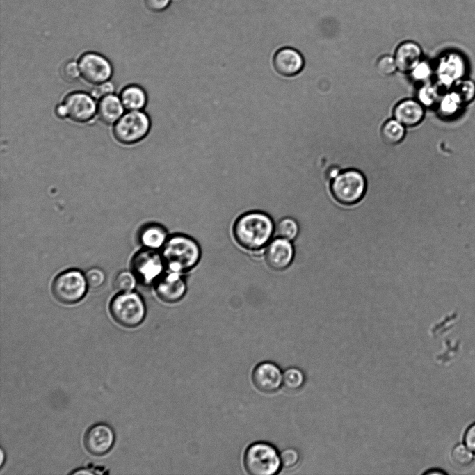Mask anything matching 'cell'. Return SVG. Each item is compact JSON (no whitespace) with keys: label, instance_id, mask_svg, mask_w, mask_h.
<instances>
[{"label":"cell","instance_id":"cell-8","mask_svg":"<svg viewBox=\"0 0 475 475\" xmlns=\"http://www.w3.org/2000/svg\"><path fill=\"white\" fill-rule=\"evenodd\" d=\"M87 282L83 274L77 270H70L58 275L52 284L54 297L61 303L74 304L86 294Z\"/></svg>","mask_w":475,"mask_h":475},{"label":"cell","instance_id":"cell-17","mask_svg":"<svg viewBox=\"0 0 475 475\" xmlns=\"http://www.w3.org/2000/svg\"><path fill=\"white\" fill-rule=\"evenodd\" d=\"M424 106L416 99H405L394 108V118L405 127H412L421 122L424 118Z\"/></svg>","mask_w":475,"mask_h":475},{"label":"cell","instance_id":"cell-36","mask_svg":"<svg viewBox=\"0 0 475 475\" xmlns=\"http://www.w3.org/2000/svg\"><path fill=\"white\" fill-rule=\"evenodd\" d=\"M146 7L153 12H161L168 8L170 0H144Z\"/></svg>","mask_w":475,"mask_h":475},{"label":"cell","instance_id":"cell-28","mask_svg":"<svg viewBox=\"0 0 475 475\" xmlns=\"http://www.w3.org/2000/svg\"><path fill=\"white\" fill-rule=\"evenodd\" d=\"M474 453L464 443L458 444L451 451V458L456 465L465 467L474 461Z\"/></svg>","mask_w":475,"mask_h":475},{"label":"cell","instance_id":"cell-11","mask_svg":"<svg viewBox=\"0 0 475 475\" xmlns=\"http://www.w3.org/2000/svg\"><path fill=\"white\" fill-rule=\"evenodd\" d=\"M115 438L114 431L108 424L97 423L86 431L83 445L91 455L101 456L110 451L114 444Z\"/></svg>","mask_w":475,"mask_h":475},{"label":"cell","instance_id":"cell-12","mask_svg":"<svg viewBox=\"0 0 475 475\" xmlns=\"http://www.w3.org/2000/svg\"><path fill=\"white\" fill-rule=\"evenodd\" d=\"M133 268L135 273L143 282H155L166 268L161 255L154 250L140 251L134 258Z\"/></svg>","mask_w":475,"mask_h":475},{"label":"cell","instance_id":"cell-37","mask_svg":"<svg viewBox=\"0 0 475 475\" xmlns=\"http://www.w3.org/2000/svg\"><path fill=\"white\" fill-rule=\"evenodd\" d=\"M464 444L475 453V423L470 425L464 435Z\"/></svg>","mask_w":475,"mask_h":475},{"label":"cell","instance_id":"cell-21","mask_svg":"<svg viewBox=\"0 0 475 475\" xmlns=\"http://www.w3.org/2000/svg\"><path fill=\"white\" fill-rule=\"evenodd\" d=\"M120 98L124 109L128 111H141L147 101L145 91L137 85L125 87L122 90Z\"/></svg>","mask_w":475,"mask_h":475},{"label":"cell","instance_id":"cell-6","mask_svg":"<svg viewBox=\"0 0 475 475\" xmlns=\"http://www.w3.org/2000/svg\"><path fill=\"white\" fill-rule=\"evenodd\" d=\"M149 116L141 111H129L114 124L113 133L117 141L131 145L143 140L150 129Z\"/></svg>","mask_w":475,"mask_h":475},{"label":"cell","instance_id":"cell-33","mask_svg":"<svg viewBox=\"0 0 475 475\" xmlns=\"http://www.w3.org/2000/svg\"><path fill=\"white\" fill-rule=\"evenodd\" d=\"M61 76L68 82L77 81L81 76L78 62L74 61L66 62L61 67Z\"/></svg>","mask_w":475,"mask_h":475},{"label":"cell","instance_id":"cell-23","mask_svg":"<svg viewBox=\"0 0 475 475\" xmlns=\"http://www.w3.org/2000/svg\"><path fill=\"white\" fill-rule=\"evenodd\" d=\"M405 136V127L392 118L385 122L380 129V136L387 145H394L400 143Z\"/></svg>","mask_w":475,"mask_h":475},{"label":"cell","instance_id":"cell-29","mask_svg":"<svg viewBox=\"0 0 475 475\" xmlns=\"http://www.w3.org/2000/svg\"><path fill=\"white\" fill-rule=\"evenodd\" d=\"M410 73L413 80L426 83L430 79L433 69L429 62L421 60Z\"/></svg>","mask_w":475,"mask_h":475},{"label":"cell","instance_id":"cell-32","mask_svg":"<svg viewBox=\"0 0 475 475\" xmlns=\"http://www.w3.org/2000/svg\"><path fill=\"white\" fill-rule=\"evenodd\" d=\"M135 284L136 279L134 275L128 271L120 273L115 280V287L121 291L128 292L132 290Z\"/></svg>","mask_w":475,"mask_h":475},{"label":"cell","instance_id":"cell-27","mask_svg":"<svg viewBox=\"0 0 475 475\" xmlns=\"http://www.w3.org/2000/svg\"><path fill=\"white\" fill-rule=\"evenodd\" d=\"M451 90L459 95L465 105L475 99V81L472 79L463 78L458 81Z\"/></svg>","mask_w":475,"mask_h":475},{"label":"cell","instance_id":"cell-35","mask_svg":"<svg viewBox=\"0 0 475 475\" xmlns=\"http://www.w3.org/2000/svg\"><path fill=\"white\" fill-rule=\"evenodd\" d=\"M114 86L110 81H106L97 85L92 89L91 95L96 99H101L102 97L111 94L113 92Z\"/></svg>","mask_w":475,"mask_h":475},{"label":"cell","instance_id":"cell-2","mask_svg":"<svg viewBox=\"0 0 475 475\" xmlns=\"http://www.w3.org/2000/svg\"><path fill=\"white\" fill-rule=\"evenodd\" d=\"M161 255L168 271L184 274L197 266L201 258V249L192 237L176 234L168 236Z\"/></svg>","mask_w":475,"mask_h":475},{"label":"cell","instance_id":"cell-14","mask_svg":"<svg viewBox=\"0 0 475 475\" xmlns=\"http://www.w3.org/2000/svg\"><path fill=\"white\" fill-rule=\"evenodd\" d=\"M294 248L291 241L277 236L266 245L264 260L266 265L274 271H283L292 263Z\"/></svg>","mask_w":475,"mask_h":475},{"label":"cell","instance_id":"cell-39","mask_svg":"<svg viewBox=\"0 0 475 475\" xmlns=\"http://www.w3.org/2000/svg\"><path fill=\"white\" fill-rule=\"evenodd\" d=\"M56 114L60 118H66V113L63 104H61L57 106V107L56 108Z\"/></svg>","mask_w":475,"mask_h":475},{"label":"cell","instance_id":"cell-15","mask_svg":"<svg viewBox=\"0 0 475 475\" xmlns=\"http://www.w3.org/2000/svg\"><path fill=\"white\" fill-rule=\"evenodd\" d=\"M282 376L283 373L277 364L271 362H263L255 367L252 373V380L259 391L271 394L280 388Z\"/></svg>","mask_w":475,"mask_h":475},{"label":"cell","instance_id":"cell-31","mask_svg":"<svg viewBox=\"0 0 475 475\" xmlns=\"http://www.w3.org/2000/svg\"><path fill=\"white\" fill-rule=\"evenodd\" d=\"M282 466L286 469L295 467L300 461L299 452L294 448L289 447L280 453Z\"/></svg>","mask_w":475,"mask_h":475},{"label":"cell","instance_id":"cell-40","mask_svg":"<svg viewBox=\"0 0 475 475\" xmlns=\"http://www.w3.org/2000/svg\"><path fill=\"white\" fill-rule=\"evenodd\" d=\"M423 474L425 475H444L446 472L440 469H430Z\"/></svg>","mask_w":475,"mask_h":475},{"label":"cell","instance_id":"cell-4","mask_svg":"<svg viewBox=\"0 0 475 475\" xmlns=\"http://www.w3.org/2000/svg\"><path fill=\"white\" fill-rule=\"evenodd\" d=\"M244 466L251 475H274L280 471L282 464L280 453L273 445L258 442L246 449Z\"/></svg>","mask_w":475,"mask_h":475},{"label":"cell","instance_id":"cell-41","mask_svg":"<svg viewBox=\"0 0 475 475\" xmlns=\"http://www.w3.org/2000/svg\"><path fill=\"white\" fill-rule=\"evenodd\" d=\"M94 473H95L94 472H91V471L86 469H78V470H76L74 472H71V474H92Z\"/></svg>","mask_w":475,"mask_h":475},{"label":"cell","instance_id":"cell-3","mask_svg":"<svg viewBox=\"0 0 475 475\" xmlns=\"http://www.w3.org/2000/svg\"><path fill=\"white\" fill-rule=\"evenodd\" d=\"M330 192L334 199L344 205L360 202L367 190V181L362 172L350 168L341 171L330 181Z\"/></svg>","mask_w":475,"mask_h":475},{"label":"cell","instance_id":"cell-26","mask_svg":"<svg viewBox=\"0 0 475 475\" xmlns=\"http://www.w3.org/2000/svg\"><path fill=\"white\" fill-rule=\"evenodd\" d=\"M305 380L303 372L297 367H289L283 372L282 385L287 390L296 391L300 389Z\"/></svg>","mask_w":475,"mask_h":475},{"label":"cell","instance_id":"cell-38","mask_svg":"<svg viewBox=\"0 0 475 475\" xmlns=\"http://www.w3.org/2000/svg\"><path fill=\"white\" fill-rule=\"evenodd\" d=\"M340 172L341 170L337 166L330 167L326 172V177L330 182L335 177H336Z\"/></svg>","mask_w":475,"mask_h":475},{"label":"cell","instance_id":"cell-24","mask_svg":"<svg viewBox=\"0 0 475 475\" xmlns=\"http://www.w3.org/2000/svg\"><path fill=\"white\" fill-rule=\"evenodd\" d=\"M440 88L436 83H425L418 91V101L424 107L436 106L440 96Z\"/></svg>","mask_w":475,"mask_h":475},{"label":"cell","instance_id":"cell-10","mask_svg":"<svg viewBox=\"0 0 475 475\" xmlns=\"http://www.w3.org/2000/svg\"><path fill=\"white\" fill-rule=\"evenodd\" d=\"M66 118L77 123L90 121L97 113V104L92 95L74 92L67 95L62 103Z\"/></svg>","mask_w":475,"mask_h":475},{"label":"cell","instance_id":"cell-34","mask_svg":"<svg viewBox=\"0 0 475 475\" xmlns=\"http://www.w3.org/2000/svg\"><path fill=\"white\" fill-rule=\"evenodd\" d=\"M87 284L92 288H98L102 285L105 280L104 272L99 268H91L86 273Z\"/></svg>","mask_w":475,"mask_h":475},{"label":"cell","instance_id":"cell-16","mask_svg":"<svg viewBox=\"0 0 475 475\" xmlns=\"http://www.w3.org/2000/svg\"><path fill=\"white\" fill-rule=\"evenodd\" d=\"M273 65L280 74L293 77L302 71L305 61L303 55L297 49L285 47L275 53Z\"/></svg>","mask_w":475,"mask_h":475},{"label":"cell","instance_id":"cell-9","mask_svg":"<svg viewBox=\"0 0 475 475\" xmlns=\"http://www.w3.org/2000/svg\"><path fill=\"white\" fill-rule=\"evenodd\" d=\"M78 64L81 76L85 81L94 85L108 81L113 74L110 61L98 53L83 54Z\"/></svg>","mask_w":475,"mask_h":475},{"label":"cell","instance_id":"cell-20","mask_svg":"<svg viewBox=\"0 0 475 475\" xmlns=\"http://www.w3.org/2000/svg\"><path fill=\"white\" fill-rule=\"evenodd\" d=\"M464 106L459 95L451 89L441 95L436 108L437 114L442 118L449 119L458 115Z\"/></svg>","mask_w":475,"mask_h":475},{"label":"cell","instance_id":"cell-30","mask_svg":"<svg viewBox=\"0 0 475 475\" xmlns=\"http://www.w3.org/2000/svg\"><path fill=\"white\" fill-rule=\"evenodd\" d=\"M376 67L380 74L385 76L393 74L397 70L394 58L390 55L380 56L376 61Z\"/></svg>","mask_w":475,"mask_h":475},{"label":"cell","instance_id":"cell-1","mask_svg":"<svg viewBox=\"0 0 475 475\" xmlns=\"http://www.w3.org/2000/svg\"><path fill=\"white\" fill-rule=\"evenodd\" d=\"M275 227L269 215L260 211H251L241 214L235 220L233 236L243 249L258 251L272 240Z\"/></svg>","mask_w":475,"mask_h":475},{"label":"cell","instance_id":"cell-7","mask_svg":"<svg viewBox=\"0 0 475 475\" xmlns=\"http://www.w3.org/2000/svg\"><path fill=\"white\" fill-rule=\"evenodd\" d=\"M467 63L465 56L456 51L444 53L438 59L435 74L436 84L442 89L451 90L459 80L465 78Z\"/></svg>","mask_w":475,"mask_h":475},{"label":"cell","instance_id":"cell-25","mask_svg":"<svg viewBox=\"0 0 475 475\" xmlns=\"http://www.w3.org/2000/svg\"><path fill=\"white\" fill-rule=\"evenodd\" d=\"M275 232L278 237L292 241L298 234V224L292 218H283L276 224Z\"/></svg>","mask_w":475,"mask_h":475},{"label":"cell","instance_id":"cell-19","mask_svg":"<svg viewBox=\"0 0 475 475\" xmlns=\"http://www.w3.org/2000/svg\"><path fill=\"white\" fill-rule=\"evenodd\" d=\"M124 110L120 97L113 93L99 99L97 106L99 119L107 125L114 124L124 114Z\"/></svg>","mask_w":475,"mask_h":475},{"label":"cell","instance_id":"cell-18","mask_svg":"<svg viewBox=\"0 0 475 475\" xmlns=\"http://www.w3.org/2000/svg\"><path fill=\"white\" fill-rule=\"evenodd\" d=\"M422 50L419 45L411 40L401 42L394 52L397 70L403 73H410L421 61Z\"/></svg>","mask_w":475,"mask_h":475},{"label":"cell","instance_id":"cell-13","mask_svg":"<svg viewBox=\"0 0 475 475\" xmlns=\"http://www.w3.org/2000/svg\"><path fill=\"white\" fill-rule=\"evenodd\" d=\"M155 292L164 303L173 304L180 301L186 292L183 274L168 271L163 273L155 281Z\"/></svg>","mask_w":475,"mask_h":475},{"label":"cell","instance_id":"cell-5","mask_svg":"<svg viewBox=\"0 0 475 475\" xmlns=\"http://www.w3.org/2000/svg\"><path fill=\"white\" fill-rule=\"evenodd\" d=\"M110 312L119 325L129 328L139 325L144 320L146 309L141 297L136 293L126 292L113 298Z\"/></svg>","mask_w":475,"mask_h":475},{"label":"cell","instance_id":"cell-22","mask_svg":"<svg viewBox=\"0 0 475 475\" xmlns=\"http://www.w3.org/2000/svg\"><path fill=\"white\" fill-rule=\"evenodd\" d=\"M166 230L160 225L151 224L145 226L140 232L142 244L150 250L162 248L168 239Z\"/></svg>","mask_w":475,"mask_h":475},{"label":"cell","instance_id":"cell-42","mask_svg":"<svg viewBox=\"0 0 475 475\" xmlns=\"http://www.w3.org/2000/svg\"><path fill=\"white\" fill-rule=\"evenodd\" d=\"M3 456H4V453H3V450L1 449V462H0V463H1V465H3V460H4Z\"/></svg>","mask_w":475,"mask_h":475}]
</instances>
